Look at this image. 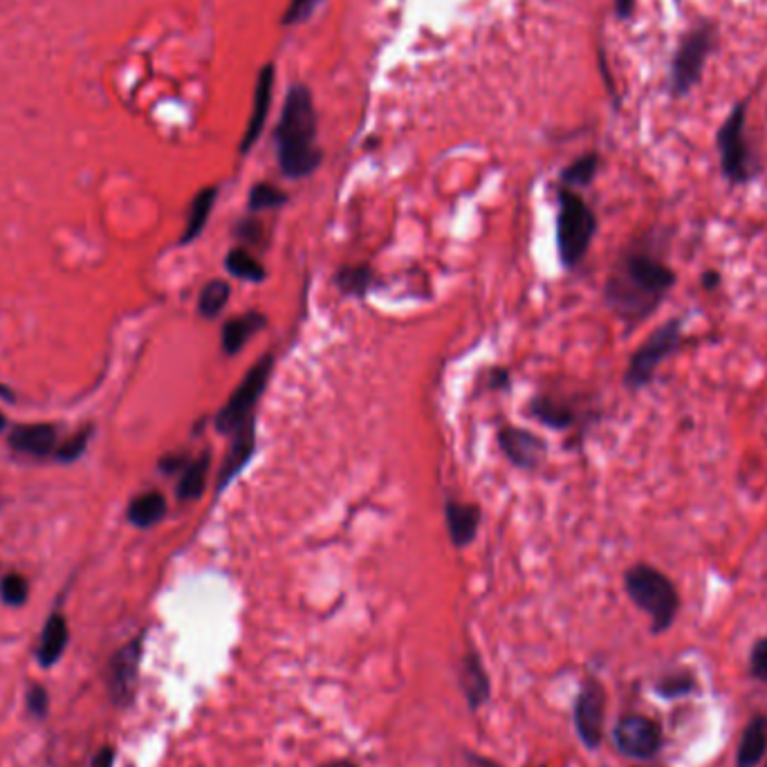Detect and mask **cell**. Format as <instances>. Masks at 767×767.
I'll return each instance as SVG.
<instances>
[{"label": "cell", "mask_w": 767, "mask_h": 767, "mask_svg": "<svg viewBox=\"0 0 767 767\" xmlns=\"http://www.w3.org/2000/svg\"><path fill=\"white\" fill-rule=\"evenodd\" d=\"M0 397H5V399H14V393H12L8 386L0 384Z\"/></svg>", "instance_id": "cell-43"}, {"label": "cell", "mask_w": 767, "mask_h": 767, "mask_svg": "<svg viewBox=\"0 0 767 767\" xmlns=\"http://www.w3.org/2000/svg\"><path fill=\"white\" fill-rule=\"evenodd\" d=\"M209 469H211V456L202 454L196 460H189V465L185 467V471L180 473L177 481V490L175 496L182 503L189 500H198L205 494L207 487V479H209Z\"/></svg>", "instance_id": "cell-22"}, {"label": "cell", "mask_w": 767, "mask_h": 767, "mask_svg": "<svg viewBox=\"0 0 767 767\" xmlns=\"http://www.w3.org/2000/svg\"><path fill=\"white\" fill-rule=\"evenodd\" d=\"M750 101L743 99L732 106V111L725 117L720 128L716 131V151L720 160V171L729 185L745 187L756 180L760 173V164L756 153L750 146L745 126H747V106Z\"/></svg>", "instance_id": "cell-4"}, {"label": "cell", "mask_w": 767, "mask_h": 767, "mask_svg": "<svg viewBox=\"0 0 767 767\" xmlns=\"http://www.w3.org/2000/svg\"><path fill=\"white\" fill-rule=\"evenodd\" d=\"M767 750V732H765V720L763 718H754L747 729H745V734L741 739V745H739V767H754L763 754Z\"/></svg>", "instance_id": "cell-25"}, {"label": "cell", "mask_w": 767, "mask_h": 767, "mask_svg": "<svg viewBox=\"0 0 767 767\" xmlns=\"http://www.w3.org/2000/svg\"><path fill=\"white\" fill-rule=\"evenodd\" d=\"M5 424H8V420H5V416H3V413H0V433L5 431Z\"/></svg>", "instance_id": "cell-44"}, {"label": "cell", "mask_w": 767, "mask_h": 767, "mask_svg": "<svg viewBox=\"0 0 767 767\" xmlns=\"http://www.w3.org/2000/svg\"><path fill=\"white\" fill-rule=\"evenodd\" d=\"M615 3V14L619 21H629L635 12V3L638 0H613Z\"/></svg>", "instance_id": "cell-39"}, {"label": "cell", "mask_w": 767, "mask_h": 767, "mask_svg": "<svg viewBox=\"0 0 767 767\" xmlns=\"http://www.w3.org/2000/svg\"><path fill=\"white\" fill-rule=\"evenodd\" d=\"M483 511L477 503H462V500H447L445 503V521L447 532L454 547H467L479 534Z\"/></svg>", "instance_id": "cell-15"}, {"label": "cell", "mask_w": 767, "mask_h": 767, "mask_svg": "<svg viewBox=\"0 0 767 767\" xmlns=\"http://www.w3.org/2000/svg\"><path fill=\"white\" fill-rule=\"evenodd\" d=\"M253 454H256V420L232 435L230 451L225 456L221 473H218V485H215L218 492L227 490L240 477V471L251 462Z\"/></svg>", "instance_id": "cell-14"}, {"label": "cell", "mask_w": 767, "mask_h": 767, "mask_svg": "<svg viewBox=\"0 0 767 767\" xmlns=\"http://www.w3.org/2000/svg\"><path fill=\"white\" fill-rule=\"evenodd\" d=\"M460 689L467 698V707L471 712L481 709L490 696H492V684H490V676L481 663V657L477 651H469L462 657L460 665Z\"/></svg>", "instance_id": "cell-16"}, {"label": "cell", "mask_w": 767, "mask_h": 767, "mask_svg": "<svg viewBox=\"0 0 767 767\" xmlns=\"http://www.w3.org/2000/svg\"><path fill=\"white\" fill-rule=\"evenodd\" d=\"M230 295H232V287L227 281H223V279L209 281L198 297V312L205 319H215L230 304Z\"/></svg>", "instance_id": "cell-27"}, {"label": "cell", "mask_w": 767, "mask_h": 767, "mask_svg": "<svg viewBox=\"0 0 767 767\" xmlns=\"http://www.w3.org/2000/svg\"><path fill=\"white\" fill-rule=\"evenodd\" d=\"M287 202V194L270 182H259V185H253L247 198V207L249 211H268V209H279Z\"/></svg>", "instance_id": "cell-29"}, {"label": "cell", "mask_w": 767, "mask_h": 767, "mask_svg": "<svg viewBox=\"0 0 767 767\" xmlns=\"http://www.w3.org/2000/svg\"><path fill=\"white\" fill-rule=\"evenodd\" d=\"M321 767H359V765L352 763V760H348V758H337V760H331V763H325V765H321Z\"/></svg>", "instance_id": "cell-42"}, {"label": "cell", "mask_w": 767, "mask_h": 767, "mask_svg": "<svg viewBox=\"0 0 767 767\" xmlns=\"http://www.w3.org/2000/svg\"><path fill=\"white\" fill-rule=\"evenodd\" d=\"M657 689H660V693L667 698H678V696H684V693H689L693 689V680L689 676H676V678L663 680V684L657 686Z\"/></svg>", "instance_id": "cell-35"}, {"label": "cell", "mask_w": 767, "mask_h": 767, "mask_svg": "<svg viewBox=\"0 0 767 767\" xmlns=\"http://www.w3.org/2000/svg\"><path fill=\"white\" fill-rule=\"evenodd\" d=\"M90 433H92L90 429H84V431H79L77 435H72L65 445H61V447L57 449V460H61V462H72V460L82 458L84 451H86V447H88V443H90Z\"/></svg>", "instance_id": "cell-33"}, {"label": "cell", "mask_w": 767, "mask_h": 767, "mask_svg": "<svg viewBox=\"0 0 767 767\" xmlns=\"http://www.w3.org/2000/svg\"><path fill=\"white\" fill-rule=\"evenodd\" d=\"M215 200H218V187H205L194 196L189 211H187L185 232H182V236H180V245L194 243L205 232Z\"/></svg>", "instance_id": "cell-20"}, {"label": "cell", "mask_w": 767, "mask_h": 767, "mask_svg": "<svg viewBox=\"0 0 767 767\" xmlns=\"http://www.w3.org/2000/svg\"><path fill=\"white\" fill-rule=\"evenodd\" d=\"M597 171H599V156L595 151L583 153L561 171V182L566 185V189L589 187L597 177Z\"/></svg>", "instance_id": "cell-28"}, {"label": "cell", "mask_w": 767, "mask_h": 767, "mask_svg": "<svg viewBox=\"0 0 767 767\" xmlns=\"http://www.w3.org/2000/svg\"><path fill=\"white\" fill-rule=\"evenodd\" d=\"M624 591L629 599L651 617L653 633H665L676 622L680 595L676 583L648 564H635L624 572Z\"/></svg>", "instance_id": "cell-3"}, {"label": "cell", "mask_w": 767, "mask_h": 767, "mask_svg": "<svg viewBox=\"0 0 767 767\" xmlns=\"http://www.w3.org/2000/svg\"><path fill=\"white\" fill-rule=\"evenodd\" d=\"M141 651H144V635L131 640L124 644L113 657L111 665H108V696L117 705L126 707L137 689V678H139V663H141Z\"/></svg>", "instance_id": "cell-10"}, {"label": "cell", "mask_w": 767, "mask_h": 767, "mask_svg": "<svg viewBox=\"0 0 767 767\" xmlns=\"http://www.w3.org/2000/svg\"><path fill=\"white\" fill-rule=\"evenodd\" d=\"M126 515L135 528H153L166 517V498L160 492L139 494L131 500Z\"/></svg>", "instance_id": "cell-21"}, {"label": "cell", "mask_w": 767, "mask_h": 767, "mask_svg": "<svg viewBox=\"0 0 767 767\" xmlns=\"http://www.w3.org/2000/svg\"><path fill=\"white\" fill-rule=\"evenodd\" d=\"M323 3L325 0H289L287 10L283 12L281 25L289 27V25H301V23L310 21Z\"/></svg>", "instance_id": "cell-31"}, {"label": "cell", "mask_w": 767, "mask_h": 767, "mask_svg": "<svg viewBox=\"0 0 767 767\" xmlns=\"http://www.w3.org/2000/svg\"><path fill=\"white\" fill-rule=\"evenodd\" d=\"M225 270L247 283H261L268 279L265 265L256 259L253 253H249L245 247H234L225 256Z\"/></svg>", "instance_id": "cell-24"}, {"label": "cell", "mask_w": 767, "mask_h": 767, "mask_svg": "<svg viewBox=\"0 0 767 767\" xmlns=\"http://www.w3.org/2000/svg\"><path fill=\"white\" fill-rule=\"evenodd\" d=\"M236 232L240 234L243 240L247 243H259L263 236H261V223L259 221H240Z\"/></svg>", "instance_id": "cell-37"}, {"label": "cell", "mask_w": 767, "mask_h": 767, "mask_svg": "<svg viewBox=\"0 0 767 767\" xmlns=\"http://www.w3.org/2000/svg\"><path fill=\"white\" fill-rule=\"evenodd\" d=\"M335 285L346 297H367L373 285V270L367 263L346 265L335 274Z\"/></svg>", "instance_id": "cell-26"}, {"label": "cell", "mask_w": 767, "mask_h": 767, "mask_svg": "<svg viewBox=\"0 0 767 767\" xmlns=\"http://www.w3.org/2000/svg\"><path fill=\"white\" fill-rule=\"evenodd\" d=\"M490 386H492V388H507V386H509V371H505V369L492 371Z\"/></svg>", "instance_id": "cell-40"}, {"label": "cell", "mask_w": 767, "mask_h": 767, "mask_svg": "<svg viewBox=\"0 0 767 767\" xmlns=\"http://www.w3.org/2000/svg\"><path fill=\"white\" fill-rule=\"evenodd\" d=\"M317 131L319 120L310 88L304 84L289 86L274 131L276 160L285 177L304 180L321 166L323 153L317 144Z\"/></svg>", "instance_id": "cell-2"}, {"label": "cell", "mask_w": 767, "mask_h": 767, "mask_svg": "<svg viewBox=\"0 0 767 767\" xmlns=\"http://www.w3.org/2000/svg\"><path fill=\"white\" fill-rule=\"evenodd\" d=\"M718 283H720V274H718V272L709 270V272L703 274V285H705L707 289H714Z\"/></svg>", "instance_id": "cell-41"}, {"label": "cell", "mask_w": 767, "mask_h": 767, "mask_svg": "<svg viewBox=\"0 0 767 767\" xmlns=\"http://www.w3.org/2000/svg\"><path fill=\"white\" fill-rule=\"evenodd\" d=\"M597 234V215L591 205L574 189H559L557 211V247L564 268H577L593 245Z\"/></svg>", "instance_id": "cell-5"}, {"label": "cell", "mask_w": 767, "mask_h": 767, "mask_svg": "<svg viewBox=\"0 0 767 767\" xmlns=\"http://www.w3.org/2000/svg\"><path fill=\"white\" fill-rule=\"evenodd\" d=\"M274 371V355L268 352L259 361H253V367L245 373V378L238 382L234 393L230 395L227 405L215 413V431L234 435L249 422H253V411L259 407V401L268 388V382Z\"/></svg>", "instance_id": "cell-8"}, {"label": "cell", "mask_w": 767, "mask_h": 767, "mask_svg": "<svg viewBox=\"0 0 767 767\" xmlns=\"http://www.w3.org/2000/svg\"><path fill=\"white\" fill-rule=\"evenodd\" d=\"M274 84H276V67L274 63H265L259 70V77H256V86H253V97H251V113L245 126V133L240 137L238 151L243 156H247L253 144L259 141V137L263 135L270 108H272V97H274Z\"/></svg>", "instance_id": "cell-12"}, {"label": "cell", "mask_w": 767, "mask_h": 767, "mask_svg": "<svg viewBox=\"0 0 767 767\" xmlns=\"http://www.w3.org/2000/svg\"><path fill=\"white\" fill-rule=\"evenodd\" d=\"M604 716H606V693L597 680H586L579 689L574 703V727L581 743L589 750H597L604 739Z\"/></svg>", "instance_id": "cell-9"}, {"label": "cell", "mask_w": 767, "mask_h": 767, "mask_svg": "<svg viewBox=\"0 0 767 767\" xmlns=\"http://www.w3.org/2000/svg\"><path fill=\"white\" fill-rule=\"evenodd\" d=\"M8 443L18 454L44 458V456H50L54 451V447H57V426L46 424V422H41V424H21V426H16L10 433Z\"/></svg>", "instance_id": "cell-17"}, {"label": "cell", "mask_w": 767, "mask_h": 767, "mask_svg": "<svg viewBox=\"0 0 767 767\" xmlns=\"http://www.w3.org/2000/svg\"><path fill=\"white\" fill-rule=\"evenodd\" d=\"M189 465V458L187 456H182V454H169L160 460V471L164 473V477H173V473H182L185 471V467Z\"/></svg>", "instance_id": "cell-36"}, {"label": "cell", "mask_w": 767, "mask_h": 767, "mask_svg": "<svg viewBox=\"0 0 767 767\" xmlns=\"http://www.w3.org/2000/svg\"><path fill=\"white\" fill-rule=\"evenodd\" d=\"M0 597L8 606H23L29 597V583L23 574H5L0 581Z\"/></svg>", "instance_id": "cell-30"}, {"label": "cell", "mask_w": 767, "mask_h": 767, "mask_svg": "<svg viewBox=\"0 0 767 767\" xmlns=\"http://www.w3.org/2000/svg\"><path fill=\"white\" fill-rule=\"evenodd\" d=\"M67 642H70V629L65 617L61 613H52L41 631L39 648H36V660H39L44 669L54 667L61 660V655L65 653Z\"/></svg>", "instance_id": "cell-19"}, {"label": "cell", "mask_w": 767, "mask_h": 767, "mask_svg": "<svg viewBox=\"0 0 767 767\" xmlns=\"http://www.w3.org/2000/svg\"><path fill=\"white\" fill-rule=\"evenodd\" d=\"M90 767H115V750L113 747H101L95 754Z\"/></svg>", "instance_id": "cell-38"}, {"label": "cell", "mask_w": 767, "mask_h": 767, "mask_svg": "<svg viewBox=\"0 0 767 767\" xmlns=\"http://www.w3.org/2000/svg\"><path fill=\"white\" fill-rule=\"evenodd\" d=\"M682 337H684V319L680 317L657 325L655 331L640 344V348L631 355L624 373V386L629 391L646 388L653 382L657 369L680 350Z\"/></svg>", "instance_id": "cell-7"}, {"label": "cell", "mask_w": 767, "mask_h": 767, "mask_svg": "<svg viewBox=\"0 0 767 767\" xmlns=\"http://www.w3.org/2000/svg\"><path fill=\"white\" fill-rule=\"evenodd\" d=\"M676 270L648 249H629L617 261L604 285L610 312L635 327L651 319L676 287Z\"/></svg>", "instance_id": "cell-1"}, {"label": "cell", "mask_w": 767, "mask_h": 767, "mask_svg": "<svg viewBox=\"0 0 767 767\" xmlns=\"http://www.w3.org/2000/svg\"><path fill=\"white\" fill-rule=\"evenodd\" d=\"M498 447L503 456L519 469L539 467L545 454V443L541 437L519 426H503L498 431Z\"/></svg>", "instance_id": "cell-13"}, {"label": "cell", "mask_w": 767, "mask_h": 767, "mask_svg": "<svg viewBox=\"0 0 767 767\" xmlns=\"http://www.w3.org/2000/svg\"><path fill=\"white\" fill-rule=\"evenodd\" d=\"M617 750L631 758H651L663 747L660 725L646 716H627L615 725Z\"/></svg>", "instance_id": "cell-11"}, {"label": "cell", "mask_w": 767, "mask_h": 767, "mask_svg": "<svg viewBox=\"0 0 767 767\" xmlns=\"http://www.w3.org/2000/svg\"><path fill=\"white\" fill-rule=\"evenodd\" d=\"M750 669L756 680L767 684V638H760L754 644L752 655H750Z\"/></svg>", "instance_id": "cell-34"}, {"label": "cell", "mask_w": 767, "mask_h": 767, "mask_svg": "<svg viewBox=\"0 0 767 767\" xmlns=\"http://www.w3.org/2000/svg\"><path fill=\"white\" fill-rule=\"evenodd\" d=\"M25 705L27 712L34 718H46L50 712V693L44 684H29L27 693H25Z\"/></svg>", "instance_id": "cell-32"}, {"label": "cell", "mask_w": 767, "mask_h": 767, "mask_svg": "<svg viewBox=\"0 0 767 767\" xmlns=\"http://www.w3.org/2000/svg\"><path fill=\"white\" fill-rule=\"evenodd\" d=\"M265 325H268V317L259 310H249L243 317L230 319L223 325V335H221V344H223L225 355H230V357L238 355L253 335L265 331Z\"/></svg>", "instance_id": "cell-18"}, {"label": "cell", "mask_w": 767, "mask_h": 767, "mask_svg": "<svg viewBox=\"0 0 767 767\" xmlns=\"http://www.w3.org/2000/svg\"><path fill=\"white\" fill-rule=\"evenodd\" d=\"M530 416L550 429H568L577 420L574 409L570 405L553 397H536L530 405Z\"/></svg>", "instance_id": "cell-23"}, {"label": "cell", "mask_w": 767, "mask_h": 767, "mask_svg": "<svg viewBox=\"0 0 767 767\" xmlns=\"http://www.w3.org/2000/svg\"><path fill=\"white\" fill-rule=\"evenodd\" d=\"M716 44H718V32L712 21H701L698 25H693L689 32L682 34L676 54L671 59V72H669L671 97L676 99L686 97L693 88L701 86L705 65L714 54Z\"/></svg>", "instance_id": "cell-6"}]
</instances>
